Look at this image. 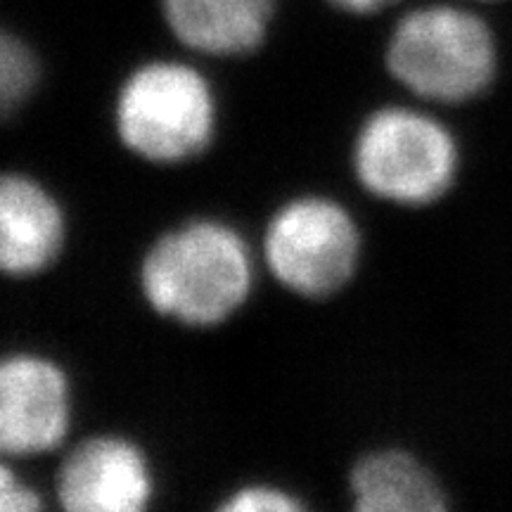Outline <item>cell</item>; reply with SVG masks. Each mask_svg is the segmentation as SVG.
Returning <instances> with one entry per match:
<instances>
[{
  "mask_svg": "<svg viewBox=\"0 0 512 512\" xmlns=\"http://www.w3.org/2000/svg\"><path fill=\"white\" fill-rule=\"evenodd\" d=\"M306 508L302 498L275 484H245L230 491L219 505L221 512H297Z\"/></svg>",
  "mask_w": 512,
  "mask_h": 512,
  "instance_id": "7c38bea8",
  "label": "cell"
},
{
  "mask_svg": "<svg viewBox=\"0 0 512 512\" xmlns=\"http://www.w3.org/2000/svg\"><path fill=\"white\" fill-rule=\"evenodd\" d=\"M55 491L69 512H143L155 498V472L133 439L98 434L67 453Z\"/></svg>",
  "mask_w": 512,
  "mask_h": 512,
  "instance_id": "52a82bcc",
  "label": "cell"
},
{
  "mask_svg": "<svg viewBox=\"0 0 512 512\" xmlns=\"http://www.w3.org/2000/svg\"><path fill=\"white\" fill-rule=\"evenodd\" d=\"M351 505L358 512H441L446 496L422 460L401 448L361 456L349 472Z\"/></svg>",
  "mask_w": 512,
  "mask_h": 512,
  "instance_id": "30bf717a",
  "label": "cell"
},
{
  "mask_svg": "<svg viewBox=\"0 0 512 512\" xmlns=\"http://www.w3.org/2000/svg\"><path fill=\"white\" fill-rule=\"evenodd\" d=\"M216 95L200 69L178 60L138 64L114 98V131L133 157L171 166L200 157L216 133Z\"/></svg>",
  "mask_w": 512,
  "mask_h": 512,
  "instance_id": "3957f363",
  "label": "cell"
},
{
  "mask_svg": "<svg viewBox=\"0 0 512 512\" xmlns=\"http://www.w3.org/2000/svg\"><path fill=\"white\" fill-rule=\"evenodd\" d=\"M183 48L207 57H242L264 46L275 0H159Z\"/></svg>",
  "mask_w": 512,
  "mask_h": 512,
  "instance_id": "9c48e42d",
  "label": "cell"
},
{
  "mask_svg": "<svg viewBox=\"0 0 512 512\" xmlns=\"http://www.w3.org/2000/svg\"><path fill=\"white\" fill-rule=\"evenodd\" d=\"M351 169L363 190L396 207H430L458 174L453 133L430 114L403 105L370 112L351 147Z\"/></svg>",
  "mask_w": 512,
  "mask_h": 512,
  "instance_id": "277c9868",
  "label": "cell"
},
{
  "mask_svg": "<svg viewBox=\"0 0 512 512\" xmlns=\"http://www.w3.org/2000/svg\"><path fill=\"white\" fill-rule=\"evenodd\" d=\"M38 81V62L22 38L3 34L0 38V102L3 112H15L34 93Z\"/></svg>",
  "mask_w": 512,
  "mask_h": 512,
  "instance_id": "8fae6325",
  "label": "cell"
},
{
  "mask_svg": "<svg viewBox=\"0 0 512 512\" xmlns=\"http://www.w3.org/2000/svg\"><path fill=\"white\" fill-rule=\"evenodd\" d=\"M384 67L415 98L460 105L486 91L496 74V41L472 10L420 5L394 24Z\"/></svg>",
  "mask_w": 512,
  "mask_h": 512,
  "instance_id": "7a4b0ae2",
  "label": "cell"
},
{
  "mask_svg": "<svg viewBox=\"0 0 512 512\" xmlns=\"http://www.w3.org/2000/svg\"><path fill=\"white\" fill-rule=\"evenodd\" d=\"M264 259L285 290L325 299L354 278L361 261V230L349 209L332 197H292L268 219Z\"/></svg>",
  "mask_w": 512,
  "mask_h": 512,
  "instance_id": "5b68a950",
  "label": "cell"
},
{
  "mask_svg": "<svg viewBox=\"0 0 512 512\" xmlns=\"http://www.w3.org/2000/svg\"><path fill=\"white\" fill-rule=\"evenodd\" d=\"M67 221L57 197L27 174L0 183V268L10 278H31L53 266L64 247Z\"/></svg>",
  "mask_w": 512,
  "mask_h": 512,
  "instance_id": "ba28073f",
  "label": "cell"
},
{
  "mask_svg": "<svg viewBox=\"0 0 512 512\" xmlns=\"http://www.w3.org/2000/svg\"><path fill=\"white\" fill-rule=\"evenodd\" d=\"M138 285L145 304L159 316L188 328H214L249 299L252 252L226 221H185L147 247Z\"/></svg>",
  "mask_w": 512,
  "mask_h": 512,
  "instance_id": "6da1fadb",
  "label": "cell"
},
{
  "mask_svg": "<svg viewBox=\"0 0 512 512\" xmlns=\"http://www.w3.org/2000/svg\"><path fill=\"white\" fill-rule=\"evenodd\" d=\"M41 508V494L34 486L15 475L8 463L0 467V512H36Z\"/></svg>",
  "mask_w": 512,
  "mask_h": 512,
  "instance_id": "4fadbf2b",
  "label": "cell"
},
{
  "mask_svg": "<svg viewBox=\"0 0 512 512\" xmlns=\"http://www.w3.org/2000/svg\"><path fill=\"white\" fill-rule=\"evenodd\" d=\"M72 425V384L60 363L19 351L0 366V448L8 458L55 451Z\"/></svg>",
  "mask_w": 512,
  "mask_h": 512,
  "instance_id": "8992f818",
  "label": "cell"
},
{
  "mask_svg": "<svg viewBox=\"0 0 512 512\" xmlns=\"http://www.w3.org/2000/svg\"><path fill=\"white\" fill-rule=\"evenodd\" d=\"M325 3H330L332 8L342 12H349V15L363 17V15H375V12L389 8V5L399 3V0H325Z\"/></svg>",
  "mask_w": 512,
  "mask_h": 512,
  "instance_id": "5bb4252c",
  "label": "cell"
}]
</instances>
